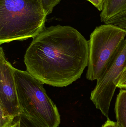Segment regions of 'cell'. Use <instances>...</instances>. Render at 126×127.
<instances>
[{
	"instance_id": "8fae6325",
	"label": "cell",
	"mask_w": 126,
	"mask_h": 127,
	"mask_svg": "<svg viewBox=\"0 0 126 127\" xmlns=\"http://www.w3.org/2000/svg\"><path fill=\"white\" fill-rule=\"evenodd\" d=\"M18 118L20 127H47L34 121L23 115Z\"/></svg>"
},
{
	"instance_id": "7a4b0ae2",
	"label": "cell",
	"mask_w": 126,
	"mask_h": 127,
	"mask_svg": "<svg viewBox=\"0 0 126 127\" xmlns=\"http://www.w3.org/2000/svg\"><path fill=\"white\" fill-rule=\"evenodd\" d=\"M46 16L41 0H0V44L34 38Z\"/></svg>"
},
{
	"instance_id": "5bb4252c",
	"label": "cell",
	"mask_w": 126,
	"mask_h": 127,
	"mask_svg": "<svg viewBox=\"0 0 126 127\" xmlns=\"http://www.w3.org/2000/svg\"><path fill=\"white\" fill-rule=\"evenodd\" d=\"M91 3L99 11H101L103 8L105 0H87Z\"/></svg>"
},
{
	"instance_id": "3957f363",
	"label": "cell",
	"mask_w": 126,
	"mask_h": 127,
	"mask_svg": "<svg viewBox=\"0 0 126 127\" xmlns=\"http://www.w3.org/2000/svg\"><path fill=\"white\" fill-rule=\"evenodd\" d=\"M14 75L22 115L46 127H59L60 116L44 84L27 71L15 68Z\"/></svg>"
},
{
	"instance_id": "52a82bcc",
	"label": "cell",
	"mask_w": 126,
	"mask_h": 127,
	"mask_svg": "<svg viewBox=\"0 0 126 127\" xmlns=\"http://www.w3.org/2000/svg\"><path fill=\"white\" fill-rule=\"evenodd\" d=\"M126 11V0H105L100 17L101 22Z\"/></svg>"
},
{
	"instance_id": "ba28073f",
	"label": "cell",
	"mask_w": 126,
	"mask_h": 127,
	"mask_svg": "<svg viewBox=\"0 0 126 127\" xmlns=\"http://www.w3.org/2000/svg\"><path fill=\"white\" fill-rule=\"evenodd\" d=\"M114 110L118 124L121 127H126V90H120L116 98Z\"/></svg>"
},
{
	"instance_id": "e0dca14e",
	"label": "cell",
	"mask_w": 126,
	"mask_h": 127,
	"mask_svg": "<svg viewBox=\"0 0 126 127\" xmlns=\"http://www.w3.org/2000/svg\"><path fill=\"white\" fill-rule=\"evenodd\" d=\"M117 127H121L120 126V125H119L118 124H117Z\"/></svg>"
},
{
	"instance_id": "2e32d148",
	"label": "cell",
	"mask_w": 126,
	"mask_h": 127,
	"mask_svg": "<svg viewBox=\"0 0 126 127\" xmlns=\"http://www.w3.org/2000/svg\"><path fill=\"white\" fill-rule=\"evenodd\" d=\"M14 127H20V124H19V119H18V121H17V123H16V125Z\"/></svg>"
},
{
	"instance_id": "9a60e30c",
	"label": "cell",
	"mask_w": 126,
	"mask_h": 127,
	"mask_svg": "<svg viewBox=\"0 0 126 127\" xmlns=\"http://www.w3.org/2000/svg\"><path fill=\"white\" fill-rule=\"evenodd\" d=\"M101 127H117V123L111 121L110 119L107 120Z\"/></svg>"
},
{
	"instance_id": "6da1fadb",
	"label": "cell",
	"mask_w": 126,
	"mask_h": 127,
	"mask_svg": "<svg viewBox=\"0 0 126 127\" xmlns=\"http://www.w3.org/2000/svg\"><path fill=\"white\" fill-rule=\"evenodd\" d=\"M89 42L76 29L45 27L33 38L24 57L27 70L44 84L63 87L80 78L88 66Z\"/></svg>"
},
{
	"instance_id": "9c48e42d",
	"label": "cell",
	"mask_w": 126,
	"mask_h": 127,
	"mask_svg": "<svg viewBox=\"0 0 126 127\" xmlns=\"http://www.w3.org/2000/svg\"><path fill=\"white\" fill-rule=\"evenodd\" d=\"M0 127H14L17 123L18 119L10 115L0 107Z\"/></svg>"
},
{
	"instance_id": "277c9868",
	"label": "cell",
	"mask_w": 126,
	"mask_h": 127,
	"mask_svg": "<svg viewBox=\"0 0 126 127\" xmlns=\"http://www.w3.org/2000/svg\"><path fill=\"white\" fill-rule=\"evenodd\" d=\"M126 36V30L114 25L105 24L95 28L89 41L87 79L92 81L101 77Z\"/></svg>"
},
{
	"instance_id": "5b68a950",
	"label": "cell",
	"mask_w": 126,
	"mask_h": 127,
	"mask_svg": "<svg viewBox=\"0 0 126 127\" xmlns=\"http://www.w3.org/2000/svg\"><path fill=\"white\" fill-rule=\"evenodd\" d=\"M126 67V38L112 57L103 74L97 80L91 93L90 100L107 120H109L110 104L119 77Z\"/></svg>"
},
{
	"instance_id": "7c38bea8",
	"label": "cell",
	"mask_w": 126,
	"mask_h": 127,
	"mask_svg": "<svg viewBox=\"0 0 126 127\" xmlns=\"http://www.w3.org/2000/svg\"><path fill=\"white\" fill-rule=\"evenodd\" d=\"M61 0H41L47 16L52 13L53 8Z\"/></svg>"
},
{
	"instance_id": "4fadbf2b",
	"label": "cell",
	"mask_w": 126,
	"mask_h": 127,
	"mask_svg": "<svg viewBox=\"0 0 126 127\" xmlns=\"http://www.w3.org/2000/svg\"><path fill=\"white\" fill-rule=\"evenodd\" d=\"M117 87L121 89H126V67L120 75Z\"/></svg>"
},
{
	"instance_id": "30bf717a",
	"label": "cell",
	"mask_w": 126,
	"mask_h": 127,
	"mask_svg": "<svg viewBox=\"0 0 126 127\" xmlns=\"http://www.w3.org/2000/svg\"><path fill=\"white\" fill-rule=\"evenodd\" d=\"M104 23L114 25L126 30V11L107 19Z\"/></svg>"
},
{
	"instance_id": "8992f818",
	"label": "cell",
	"mask_w": 126,
	"mask_h": 127,
	"mask_svg": "<svg viewBox=\"0 0 126 127\" xmlns=\"http://www.w3.org/2000/svg\"><path fill=\"white\" fill-rule=\"evenodd\" d=\"M14 68L0 48V107L16 118L22 115L16 86Z\"/></svg>"
}]
</instances>
